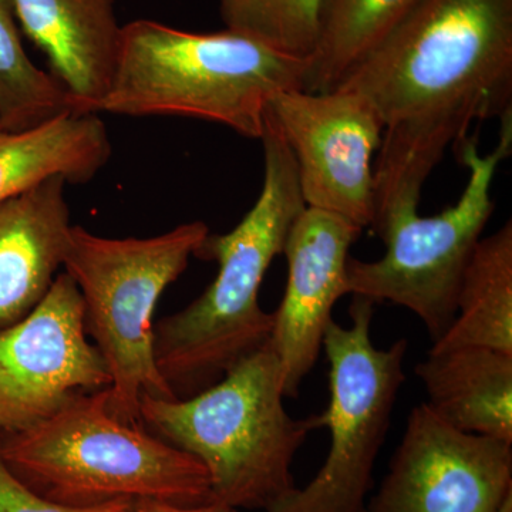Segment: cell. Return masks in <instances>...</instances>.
I'll return each mask as SVG.
<instances>
[{
    "label": "cell",
    "instance_id": "obj_1",
    "mask_svg": "<svg viewBox=\"0 0 512 512\" xmlns=\"http://www.w3.org/2000/svg\"><path fill=\"white\" fill-rule=\"evenodd\" d=\"M336 87L383 123L370 227L380 238L419 212L430 174L474 121L512 111V0H420Z\"/></svg>",
    "mask_w": 512,
    "mask_h": 512
},
{
    "label": "cell",
    "instance_id": "obj_7",
    "mask_svg": "<svg viewBox=\"0 0 512 512\" xmlns=\"http://www.w3.org/2000/svg\"><path fill=\"white\" fill-rule=\"evenodd\" d=\"M468 168L463 194L440 214L403 218L380 237L386 252L377 261L350 256L346 266L349 295L390 302L414 313L431 339H439L456 315L461 278L495 208L491 187L498 167L512 154V111L501 117L500 140L481 156L477 137L456 144Z\"/></svg>",
    "mask_w": 512,
    "mask_h": 512
},
{
    "label": "cell",
    "instance_id": "obj_2",
    "mask_svg": "<svg viewBox=\"0 0 512 512\" xmlns=\"http://www.w3.org/2000/svg\"><path fill=\"white\" fill-rule=\"evenodd\" d=\"M259 140L265 173L258 200L237 227L208 234L195 254L217 262V276L200 298L154 325L157 367L177 397L217 383L271 338L274 313L259 305V289L306 204L295 158L269 110Z\"/></svg>",
    "mask_w": 512,
    "mask_h": 512
},
{
    "label": "cell",
    "instance_id": "obj_3",
    "mask_svg": "<svg viewBox=\"0 0 512 512\" xmlns=\"http://www.w3.org/2000/svg\"><path fill=\"white\" fill-rule=\"evenodd\" d=\"M309 59L227 29L192 33L154 20L121 29L116 67L94 113L211 121L261 138L276 94L306 90Z\"/></svg>",
    "mask_w": 512,
    "mask_h": 512
},
{
    "label": "cell",
    "instance_id": "obj_23",
    "mask_svg": "<svg viewBox=\"0 0 512 512\" xmlns=\"http://www.w3.org/2000/svg\"><path fill=\"white\" fill-rule=\"evenodd\" d=\"M497 512H512V493L507 495Z\"/></svg>",
    "mask_w": 512,
    "mask_h": 512
},
{
    "label": "cell",
    "instance_id": "obj_8",
    "mask_svg": "<svg viewBox=\"0 0 512 512\" xmlns=\"http://www.w3.org/2000/svg\"><path fill=\"white\" fill-rule=\"evenodd\" d=\"M373 306L353 296L350 326L329 323L322 345L329 360V406L318 414L319 427L330 433L328 457L311 483L266 512L366 511L377 456L406 380L409 348L407 339L387 349L373 345Z\"/></svg>",
    "mask_w": 512,
    "mask_h": 512
},
{
    "label": "cell",
    "instance_id": "obj_5",
    "mask_svg": "<svg viewBox=\"0 0 512 512\" xmlns=\"http://www.w3.org/2000/svg\"><path fill=\"white\" fill-rule=\"evenodd\" d=\"M281 367L268 343L190 397L143 396L140 420L207 470L212 498L239 510L269 511L296 491L292 463L318 414L293 419Z\"/></svg>",
    "mask_w": 512,
    "mask_h": 512
},
{
    "label": "cell",
    "instance_id": "obj_12",
    "mask_svg": "<svg viewBox=\"0 0 512 512\" xmlns=\"http://www.w3.org/2000/svg\"><path fill=\"white\" fill-rule=\"evenodd\" d=\"M362 231L340 215L309 207L293 222L282 252L288 281L268 342L281 367L285 397L298 396L318 362L333 308L349 295L346 266Z\"/></svg>",
    "mask_w": 512,
    "mask_h": 512
},
{
    "label": "cell",
    "instance_id": "obj_17",
    "mask_svg": "<svg viewBox=\"0 0 512 512\" xmlns=\"http://www.w3.org/2000/svg\"><path fill=\"white\" fill-rule=\"evenodd\" d=\"M478 346L512 355V222L478 241L461 278L456 315L431 352Z\"/></svg>",
    "mask_w": 512,
    "mask_h": 512
},
{
    "label": "cell",
    "instance_id": "obj_19",
    "mask_svg": "<svg viewBox=\"0 0 512 512\" xmlns=\"http://www.w3.org/2000/svg\"><path fill=\"white\" fill-rule=\"evenodd\" d=\"M12 0H0V127L12 133L77 111L66 89L29 59Z\"/></svg>",
    "mask_w": 512,
    "mask_h": 512
},
{
    "label": "cell",
    "instance_id": "obj_13",
    "mask_svg": "<svg viewBox=\"0 0 512 512\" xmlns=\"http://www.w3.org/2000/svg\"><path fill=\"white\" fill-rule=\"evenodd\" d=\"M19 28L46 56L50 74L77 111L94 113L106 96L121 29L116 0H12Z\"/></svg>",
    "mask_w": 512,
    "mask_h": 512
},
{
    "label": "cell",
    "instance_id": "obj_4",
    "mask_svg": "<svg viewBox=\"0 0 512 512\" xmlns=\"http://www.w3.org/2000/svg\"><path fill=\"white\" fill-rule=\"evenodd\" d=\"M0 458L30 490L66 507L214 501L200 461L117 419L109 387L76 397L29 429L0 434Z\"/></svg>",
    "mask_w": 512,
    "mask_h": 512
},
{
    "label": "cell",
    "instance_id": "obj_18",
    "mask_svg": "<svg viewBox=\"0 0 512 512\" xmlns=\"http://www.w3.org/2000/svg\"><path fill=\"white\" fill-rule=\"evenodd\" d=\"M420 0H323L306 92H329L393 32Z\"/></svg>",
    "mask_w": 512,
    "mask_h": 512
},
{
    "label": "cell",
    "instance_id": "obj_6",
    "mask_svg": "<svg viewBox=\"0 0 512 512\" xmlns=\"http://www.w3.org/2000/svg\"><path fill=\"white\" fill-rule=\"evenodd\" d=\"M208 234L201 221L150 238L70 229L63 272L82 296L87 335L96 340L110 373V410L124 423L138 424L143 396L177 399L157 367L154 312Z\"/></svg>",
    "mask_w": 512,
    "mask_h": 512
},
{
    "label": "cell",
    "instance_id": "obj_24",
    "mask_svg": "<svg viewBox=\"0 0 512 512\" xmlns=\"http://www.w3.org/2000/svg\"><path fill=\"white\" fill-rule=\"evenodd\" d=\"M366 512V511H365Z\"/></svg>",
    "mask_w": 512,
    "mask_h": 512
},
{
    "label": "cell",
    "instance_id": "obj_9",
    "mask_svg": "<svg viewBox=\"0 0 512 512\" xmlns=\"http://www.w3.org/2000/svg\"><path fill=\"white\" fill-rule=\"evenodd\" d=\"M110 383L106 362L87 339L82 296L66 272L28 316L0 329V434L29 429Z\"/></svg>",
    "mask_w": 512,
    "mask_h": 512
},
{
    "label": "cell",
    "instance_id": "obj_15",
    "mask_svg": "<svg viewBox=\"0 0 512 512\" xmlns=\"http://www.w3.org/2000/svg\"><path fill=\"white\" fill-rule=\"evenodd\" d=\"M414 375L427 406L450 426L512 444V355L478 346L429 350Z\"/></svg>",
    "mask_w": 512,
    "mask_h": 512
},
{
    "label": "cell",
    "instance_id": "obj_16",
    "mask_svg": "<svg viewBox=\"0 0 512 512\" xmlns=\"http://www.w3.org/2000/svg\"><path fill=\"white\" fill-rule=\"evenodd\" d=\"M110 156L109 131L97 113L69 111L19 133L0 127V202L52 177L89 183Z\"/></svg>",
    "mask_w": 512,
    "mask_h": 512
},
{
    "label": "cell",
    "instance_id": "obj_20",
    "mask_svg": "<svg viewBox=\"0 0 512 512\" xmlns=\"http://www.w3.org/2000/svg\"><path fill=\"white\" fill-rule=\"evenodd\" d=\"M323 0H221L227 29L276 52L309 59L318 45Z\"/></svg>",
    "mask_w": 512,
    "mask_h": 512
},
{
    "label": "cell",
    "instance_id": "obj_21",
    "mask_svg": "<svg viewBox=\"0 0 512 512\" xmlns=\"http://www.w3.org/2000/svg\"><path fill=\"white\" fill-rule=\"evenodd\" d=\"M134 503L116 501L97 507H66L30 490L0 458V512H133Z\"/></svg>",
    "mask_w": 512,
    "mask_h": 512
},
{
    "label": "cell",
    "instance_id": "obj_11",
    "mask_svg": "<svg viewBox=\"0 0 512 512\" xmlns=\"http://www.w3.org/2000/svg\"><path fill=\"white\" fill-rule=\"evenodd\" d=\"M512 493V444L414 407L366 512H497Z\"/></svg>",
    "mask_w": 512,
    "mask_h": 512
},
{
    "label": "cell",
    "instance_id": "obj_10",
    "mask_svg": "<svg viewBox=\"0 0 512 512\" xmlns=\"http://www.w3.org/2000/svg\"><path fill=\"white\" fill-rule=\"evenodd\" d=\"M268 110L295 158L306 207L372 227L373 165L383 123L370 101L339 87L289 90L276 94Z\"/></svg>",
    "mask_w": 512,
    "mask_h": 512
},
{
    "label": "cell",
    "instance_id": "obj_22",
    "mask_svg": "<svg viewBox=\"0 0 512 512\" xmlns=\"http://www.w3.org/2000/svg\"><path fill=\"white\" fill-rule=\"evenodd\" d=\"M133 512H238V510L218 501L185 507V505L164 503V501L143 500L134 503Z\"/></svg>",
    "mask_w": 512,
    "mask_h": 512
},
{
    "label": "cell",
    "instance_id": "obj_14",
    "mask_svg": "<svg viewBox=\"0 0 512 512\" xmlns=\"http://www.w3.org/2000/svg\"><path fill=\"white\" fill-rule=\"evenodd\" d=\"M66 185L52 177L0 202V329L28 316L63 268L73 227Z\"/></svg>",
    "mask_w": 512,
    "mask_h": 512
}]
</instances>
